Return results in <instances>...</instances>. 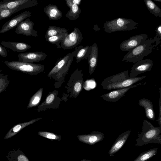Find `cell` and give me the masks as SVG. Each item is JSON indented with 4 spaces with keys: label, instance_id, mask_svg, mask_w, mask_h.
I'll return each mask as SVG.
<instances>
[{
    "label": "cell",
    "instance_id": "10",
    "mask_svg": "<svg viewBox=\"0 0 161 161\" xmlns=\"http://www.w3.org/2000/svg\"><path fill=\"white\" fill-rule=\"evenodd\" d=\"M38 4L36 0H4L0 3V9H13L24 6L31 8Z\"/></svg>",
    "mask_w": 161,
    "mask_h": 161
},
{
    "label": "cell",
    "instance_id": "18",
    "mask_svg": "<svg viewBox=\"0 0 161 161\" xmlns=\"http://www.w3.org/2000/svg\"><path fill=\"white\" fill-rule=\"evenodd\" d=\"M130 131V130H128L119 136L109 151L108 154L110 156H113L122 147L128 139Z\"/></svg>",
    "mask_w": 161,
    "mask_h": 161
},
{
    "label": "cell",
    "instance_id": "12",
    "mask_svg": "<svg viewBox=\"0 0 161 161\" xmlns=\"http://www.w3.org/2000/svg\"><path fill=\"white\" fill-rule=\"evenodd\" d=\"M146 83V82H142L127 87L115 90L103 95L101 97L107 101L116 102L125 95L126 93L130 89L136 87L138 86L144 85Z\"/></svg>",
    "mask_w": 161,
    "mask_h": 161
},
{
    "label": "cell",
    "instance_id": "35",
    "mask_svg": "<svg viewBox=\"0 0 161 161\" xmlns=\"http://www.w3.org/2000/svg\"><path fill=\"white\" fill-rule=\"evenodd\" d=\"M0 55L4 58L7 57V52L6 49L0 44Z\"/></svg>",
    "mask_w": 161,
    "mask_h": 161
},
{
    "label": "cell",
    "instance_id": "19",
    "mask_svg": "<svg viewBox=\"0 0 161 161\" xmlns=\"http://www.w3.org/2000/svg\"><path fill=\"white\" fill-rule=\"evenodd\" d=\"M0 44L13 51L17 52H24L31 48L30 45L24 42L2 41Z\"/></svg>",
    "mask_w": 161,
    "mask_h": 161
},
{
    "label": "cell",
    "instance_id": "9",
    "mask_svg": "<svg viewBox=\"0 0 161 161\" xmlns=\"http://www.w3.org/2000/svg\"><path fill=\"white\" fill-rule=\"evenodd\" d=\"M147 38V35L146 34L133 36L123 41L119 45V48L122 51L128 52L142 44Z\"/></svg>",
    "mask_w": 161,
    "mask_h": 161
},
{
    "label": "cell",
    "instance_id": "30",
    "mask_svg": "<svg viewBox=\"0 0 161 161\" xmlns=\"http://www.w3.org/2000/svg\"><path fill=\"white\" fill-rule=\"evenodd\" d=\"M27 8H29L28 6H24L13 9H0V20L8 18L13 14L19 11Z\"/></svg>",
    "mask_w": 161,
    "mask_h": 161
},
{
    "label": "cell",
    "instance_id": "39",
    "mask_svg": "<svg viewBox=\"0 0 161 161\" xmlns=\"http://www.w3.org/2000/svg\"><path fill=\"white\" fill-rule=\"evenodd\" d=\"M80 161H92L90 160L83 159L81 160Z\"/></svg>",
    "mask_w": 161,
    "mask_h": 161
},
{
    "label": "cell",
    "instance_id": "4",
    "mask_svg": "<svg viewBox=\"0 0 161 161\" xmlns=\"http://www.w3.org/2000/svg\"><path fill=\"white\" fill-rule=\"evenodd\" d=\"M138 25L137 23L132 19L119 18L105 22L104 24V28L105 32L111 33L132 30L137 28Z\"/></svg>",
    "mask_w": 161,
    "mask_h": 161
},
{
    "label": "cell",
    "instance_id": "31",
    "mask_svg": "<svg viewBox=\"0 0 161 161\" xmlns=\"http://www.w3.org/2000/svg\"><path fill=\"white\" fill-rule=\"evenodd\" d=\"M38 134L44 137L52 140H58L59 141L61 139V136L53 133L45 131H39Z\"/></svg>",
    "mask_w": 161,
    "mask_h": 161
},
{
    "label": "cell",
    "instance_id": "23",
    "mask_svg": "<svg viewBox=\"0 0 161 161\" xmlns=\"http://www.w3.org/2000/svg\"><path fill=\"white\" fill-rule=\"evenodd\" d=\"M41 118L32 120L29 122L17 124L11 129L7 133L4 137V139L9 138L17 134L20 130L25 127L32 124Z\"/></svg>",
    "mask_w": 161,
    "mask_h": 161
},
{
    "label": "cell",
    "instance_id": "20",
    "mask_svg": "<svg viewBox=\"0 0 161 161\" xmlns=\"http://www.w3.org/2000/svg\"><path fill=\"white\" fill-rule=\"evenodd\" d=\"M44 12L50 20H58L62 17V12L55 5H47L44 8Z\"/></svg>",
    "mask_w": 161,
    "mask_h": 161
},
{
    "label": "cell",
    "instance_id": "27",
    "mask_svg": "<svg viewBox=\"0 0 161 161\" xmlns=\"http://www.w3.org/2000/svg\"><path fill=\"white\" fill-rule=\"evenodd\" d=\"M81 10L79 5L73 4L65 16L69 20H75L79 18Z\"/></svg>",
    "mask_w": 161,
    "mask_h": 161
},
{
    "label": "cell",
    "instance_id": "16",
    "mask_svg": "<svg viewBox=\"0 0 161 161\" xmlns=\"http://www.w3.org/2000/svg\"><path fill=\"white\" fill-rule=\"evenodd\" d=\"M77 137L80 142L93 145L102 141L104 138V135L101 132L93 131L89 134L79 135Z\"/></svg>",
    "mask_w": 161,
    "mask_h": 161
},
{
    "label": "cell",
    "instance_id": "17",
    "mask_svg": "<svg viewBox=\"0 0 161 161\" xmlns=\"http://www.w3.org/2000/svg\"><path fill=\"white\" fill-rule=\"evenodd\" d=\"M98 48L96 42L90 47L88 55L90 75L94 71L97 65L98 56Z\"/></svg>",
    "mask_w": 161,
    "mask_h": 161
},
{
    "label": "cell",
    "instance_id": "5",
    "mask_svg": "<svg viewBox=\"0 0 161 161\" xmlns=\"http://www.w3.org/2000/svg\"><path fill=\"white\" fill-rule=\"evenodd\" d=\"M5 64L10 69L30 75H36L44 70V66L41 64L20 62L5 61Z\"/></svg>",
    "mask_w": 161,
    "mask_h": 161
},
{
    "label": "cell",
    "instance_id": "40",
    "mask_svg": "<svg viewBox=\"0 0 161 161\" xmlns=\"http://www.w3.org/2000/svg\"><path fill=\"white\" fill-rule=\"evenodd\" d=\"M153 1L157 2H159L161 3V0H153Z\"/></svg>",
    "mask_w": 161,
    "mask_h": 161
},
{
    "label": "cell",
    "instance_id": "2",
    "mask_svg": "<svg viewBox=\"0 0 161 161\" xmlns=\"http://www.w3.org/2000/svg\"><path fill=\"white\" fill-rule=\"evenodd\" d=\"M150 143L161 144V129L159 127H154L150 122L144 120L135 145L141 147Z\"/></svg>",
    "mask_w": 161,
    "mask_h": 161
},
{
    "label": "cell",
    "instance_id": "13",
    "mask_svg": "<svg viewBox=\"0 0 161 161\" xmlns=\"http://www.w3.org/2000/svg\"><path fill=\"white\" fill-rule=\"evenodd\" d=\"M31 15V13L29 11H25L15 16L3 25L0 31L2 34L14 28L21 22Z\"/></svg>",
    "mask_w": 161,
    "mask_h": 161
},
{
    "label": "cell",
    "instance_id": "36",
    "mask_svg": "<svg viewBox=\"0 0 161 161\" xmlns=\"http://www.w3.org/2000/svg\"><path fill=\"white\" fill-rule=\"evenodd\" d=\"M54 98V96L53 94L49 95L47 98L46 103L47 104L51 103L53 100Z\"/></svg>",
    "mask_w": 161,
    "mask_h": 161
},
{
    "label": "cell",
    "instance_id": "29",
    "mask_svg": "<svg viewBox=\"0 0 161 161\" xmlns=\"http://www.w3.org/2000/svg\"><path fill=\"white\" fill-rule=\"evenodd\" d=\"M68 34V32L61 33L56 36L49 37L46 39V40L50 43L55 45L57 48H61L60 43H61L63 39Z\"/></svg>",
    "mask_w": 161,
    "mask_h": 161
},
{
    "label": "cell",
    "instance_id": "3",
    "mask_svg": "<svg viewBox=\"0 0 161 161\" xmlns=\"http://www.w3.org/2000/svg\"><path fill=\"white\" fill-rule=\"evenodd\" d=\"M157 46L152 38L147 39L142 44L130 51L125 55L122 61L136 63L143 60Z\"/></svg>",
    "mask_w": 161,
    "mask_h": 161
},
{
    "label": "cell",
    "instance_id": "34",
    "mask_svg": "<svg viewBox=\"0 0 161 161\" xmlns=\"http://www.w3.org/2000/svg\"><path fill=\"white\" fill-rule=\"evenodd\" d=\"M42 94L41 92L39 94H36L33 97V100H31L32 105H35L38 103L40 101L41 97Z\"/></svg>",
    "mask_w": 161,
    "mask_h": 161
},
{
    "label": "cell",
    "instance_id": "32",
    "mask_svg": "<svg viewBox=\"0 0 161 161\" xmlns=\"http://www.w3.org/2000/svg\"><path fill=\"white\" fill-rule=\"evenodd\" d=\"M156 34L153 38L154 42L158 46L161 40V24L158 25L155 30Z\"/></svg>",
    "mask_w": 161,
    "mask_h": 161
},
{
    "label": "cell",
    "instance_id": "25",
    "mask_svg": "<svg viewBox=\"0 0 161 161\" xmlns=\"http://www.w3.org/2000/svg\"><path fill=\"white\" fill-rule=\"evenodd\" d=\"M69 30V29L54 25L49 26L45 34V39L61 33L67 32Z\"/></svg>",
    "mask_w": 161,
    "mask_h": 161
},
{
    "label": "cell",
    "instance_id": "8",
    "mask_svg": "<svg viewBox=\"0 0 161 161\" xmlns=\"http://www.w3.org/2000/svg\"><path fill=\"white\" fill-rule=\"evenodd\" d=\"M82 39V33L79 29L75 27L63 39L61 43V48L64 50L74 48L80 43Z\"/></svg>",
    "mask_w": 161,
    "mask_h": 161
},
{
    "label": "cell",
    "instance_id": "28",
    "mask_svg": "<svg viewBox=\"0 0 161 161\" xmlns=\"http://www.w3.org/2000/svg\"><path fill=\"white\" fill-rule=\"evenodd\" d=\"M158 149V147L153 148L142 153L133 161H145L150 159L156 154Z\"/></svg>",
    "mask_w": 161,
    "mask_h": 161
},
{
    "label": "cell",
    "instance_id": "14",
    "mask_svg": "<svg viewBox=\"0 0 161 161\" xmlns=\"http://www.w3.org/2000/svg\"><path fill=\"white\" fill-rule=\"evenodd\" d=\"M34 25L33 22L28 18L19 24L15 32L18 34L37 37V31L33 29Z\"/></svg>",
    "mask_w": 161,
    "mask_h": 161
},
{
    "label": "cell",
    "instance_id": "22",
    "mask_svg": "<svg viewBox=\"0 0 161 161\" xmlns=\"http://www.w3.org/2000/svg\"><path fill=\"white\" fill-rule=\"evenodd\" d=\"M89 46L84 47L80 45L75 47V50L72 53L74 57L76 58V62L79 63L81 60L88 59V55L90 49Z\"/></svg>",
    "mask_w": 161,
    "mask_h": 161
},
{
    "label": "cell",
    "instance_id": "37",
    "mask_svg": "<svg viewBox=\"0 0 161 161\" xmlns=\"http://www.w3.org/2000/svg\"><path fill=\"white\" fill-rule=\"evenodd\" d=\"M159 93L160 95L159 100V115L161 116V86L159 89Z\"/></svg>",
    "mask_w": 161,
    "mask_h": 161
},
{
    "label": "cell",
    "instance_id": "15",
    "mask_svg": "<svg viewBox=\"0 0 161 161\" xmlns=\"http://www.w3.org/2000/svg\"><path fill=\"white\" fill-rule=\"evenodd\" d=\"M46 57L45 53L39 52L21 53L18 55L19 61L31 63L44 61Z\"/></svg>",
    "mask_w": 161,
    "mask_h": 161
},
{
    "label": "cell",
    "instance_id": "24",
    "mask_svg": "<svg viewBox=\"0 0 161 161\" xmlns=\"http://www.w3.org/2000/svg\"><path fill=\"white\" fill-rule=\"evenodd\" d=\"M8 161H29L21 151H11L8 155Z\"/></svg>",
    "mask_w": 161,
    "mask_h": 161
},
{
    "label": "cell",
    "instance_id": "11",
    "mask_svg": "<svg viewBox=\"0 0 161 161\" xmlns=\"http://www.w3.org/2000/svg\"><path fill=\"white\" fill-rule=\"evenodd\" d=\"M153 65V62L150 59H145L136 62L131 67L130 77H136L138 75L150 71Z\"/></svg>",
    "mask_w": 161,
    "mask_h": 161
},
{
    "label": "cell",
    "instance_id": "26",
    "mask_svg": "<svg viewBox=\"0 0 161 161\" xmlns=\"http://www.w3.org/2000/svg\"><path fill=\"white\" fill-rule=\"evenodd\" d=\"M146 6L152 14L155 16L161 17V9L153 1L151 0H144Z\"/></svg>",
    "mask_w": 161,
    "mask_h": 161
},
{
    "label": "cell",
    "instance_id": "38",
    "mask_svg": "<svg viewBox=\"0 0 161 161\" xmlns=\"http://www.w3.org/2000/svg\"><path fill=\"white\" fill-rule=\"evenodd\" d=\"M158 123V124H159V127L161 129V115H159V117L158 118V119L157 120Z\"/></svg>",
    "mask_w": 161,
    "mask_h": 161
},
{
    "label": "cell",
    "instance_id": "21",
    "mask_svg": "<svg viewBox=\"0 0 161 161\" xmlns=\"http://www.w3.org/2000/svg\"><path fill=\"white\" fill-rule=\"evenodd\" d=\"M138 104L139 106L144 108L147 117L153 121L155 118V114L152 102L149 99L143 98L139 100Z\"/></svg>",
    "mask_w": 161,
    "mask_h": 161
},
{
    "label": "cell",
    "instance_id": "33",
    "mask_svg": "<svg viewBox=\"0 0 161 161\" xmlns=\"http://www.w3.org/2000/svg\"><path fill=\"white\" fill-rule=\"evenodd\" d=\"M67 6L70 8L73 4L79 5L82 1L81 0H66L65 1Z\"/></svg>",
    "mask_w": 161,
    "mask_h": 161
},
{
    "label": "cell",
    "instance_id": "1",
    "mask_svg": "<svg viewBox=\"0 0 161 161\" xmlns=\"http://www.w3.org/2000/svg\"><path fill=\"white\" fill-rule=\"evenodd\" d=\"M145 76L130 77L128 70L108 77L102 81L101 85L104 89L117 90L129 87L143 79Z\"/></svg>",
    "mask_w": 161,
    "mask_h": 161
},
{
    "label": "cell",
    "instance_id": "7",
    "mask_svg": "<svg viewBox=\"0 0 161 161\" xmlns=\"http://www.w3.org/2000/svg\"><path fill=\"white\" fill-rule=\"evenodd\" d=\"M74 57L72 53H69L62 58L58 59L56 64L51 70L48 75L55 74L64 75L68 71Z\"/></svg>",
    "mask_w": 161,
    "mask_h": 161
},
{
    "label": "cell",
    "instance_id": "6",
    "mask_svg": "<svg viewBox=\"0 0 161 161\" xmlns=\"http://www.w3.org/2000/svg\"><path fill=\"white\" fill-rule=\"evenodd\" d=\"M82 70L77 68L72 74L68 85L70 97L76 98L82 90L84 84Z\"/></svg>",
    "mask_w": 161,
    "mask_h": 161
},
{
    "label": "cell",
    "instance_id": "41",
    "mask_svg": "<svg viewBox=\"0 0 161 161\" xmlns=\"http://www.w3.org/2000/svg\"><path fill=\"white\" fill-rule=\"evenodd\" d=\"M160 47L161 48V44H160Z\"/></svg>",
    "mask_w": 161,
    "mask_h": 161
}]
</instances>
